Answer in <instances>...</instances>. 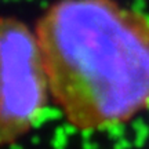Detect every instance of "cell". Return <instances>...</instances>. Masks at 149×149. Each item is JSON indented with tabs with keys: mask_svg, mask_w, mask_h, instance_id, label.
<instances>
[{
	"mask_svg": "<svg viewBox=\"0 0 149 149\" xmlns=\"http://www.w3.org/2000/svg\"><path fill=\"white\" fill-rule=\"evenodd\" d=\"M48 95L79 131L149 111V15L119 0H57L35 28Z\"/></svg>",
	"mask_w": 149,
	"mask_h": 149,
	"instance_id": "obj_1",
	"label": "cell"
},
{
	"mask_svg": "<svg viewBox=\"0 0 149 149\" xmlns=\"http://www.w3.org/2000/svg\"><path fill=\"white\" fill-rule=\"evenodd\" d=\"M47 100L35 31L0 15V146L25 137L42 119Z\"/></svg>",
	"mask_w": 149,
	"mask_h": 149,
	"instance_id": "obj_2",
	"label": "cell"
}]
</instances>
